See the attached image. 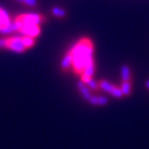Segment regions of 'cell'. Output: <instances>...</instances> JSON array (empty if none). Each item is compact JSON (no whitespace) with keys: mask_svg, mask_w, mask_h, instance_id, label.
Masks as SVG:
<instances>
[{"mask_svg":"<svg viewBox=\"0 0 149 149\" xmlns=\"http://www.w3.org/2000/svg\"><path fill=\"white\" fill-rule=\"evenodd\" d=\"M100 85V89L102 90L104 92H107L109 94H111L112 96H114L115 98H122L123 97V94H122V91L119 87L115 86L113 84H111L110 82L106 81V80H102L98 83Z\"/></svg>","mask_w":149,"mask_h":149,"instance_id":"obj_3","label":"cell"},{"mask_svg":"<svg viewBox=\"0 0 149 149\" xmlns=\"http://www.w3.org/2000/svg\"><path fill=\"white\" fill-rule=\"evenodd\" d=\"M23 44H24V46H25L26 49H27V48H31V47H33L35 44L34 37H30V36H26V35H24Z\"/></svg>","mask_w":149,"mask_h":149,"instance_id":"obj_15","label":"cell"},{"mask_svg":"<svg viewBox=\"0 0 149 149\" xmlns=\"http://www.w3.org/2000/svg\"><path fill=\"white\" fill-rule=\"evenodd\" d=\"M72 55L70 52H68V54H65L64 57L61 60V68L66 70L70 68H72Z\"/></svg>","mask_w":149,"mask_h":149,"instance_id":"obj_9","label":"cell"},{"mask_svg":"<svg viewBox=\"0 0 149 149\" xmlns=\"http://www.w3.org/2000/svg\"><path fill=\"white\" fill-rule=\"evenodd\" d=\"M7 49H9L13 52H17V53H23L26 50L23 44V36H15L8 38Z\"/></svg>","mask_w":149,"mask_h":149,"instance_id":"obj_5","label":"cell"},{"mask_svg":"<svg viewBox=\"0 0 149 149\" xmlns=\"http://www.w3.org/2000/svg\"><path fill=\"white\" fill-rule=\"evenodd\" d=\"M24 4L29 7H35L37 6V0H25Z\"/></svg>","mask_w":149,"mask_h":149,"instance_id":"obj_16","label":"cell"},{"mask_svg":"<svg viewBox=\"0 0 149 149\" xmlns=\"http://www.w3.org/2000/svg\"><path fill=\"white\" fill-rule=\"evenodd\" d=\"M10 23H12V21H10V19H9L8 13H7L4 8L0 7V27L6 26Z\"/></svg>","mask_w":149,"mask_h":149,"instance_id":"obj_10","label":"cell"},{"mask_svg":"<svg viewBox=\"0 0 149 149\" xmlns=\"http://www.w3.org/2000/svg\"><path fill=\"white\" fill-rule=\"evenodd\" d=\"M51 13H52V15H53L54 17H56V18H58V19H63V18H65V17L68 16V12H66L64 8H62V7H60V6L52 7Z\"/></svg>","mask_w":149,"mask_h":149,"instance_id":"obj_11","label":"cell"},{"mask_svg":"<svg viewBox=\"0 0 149 149\" xmlns=\"http://www.w3.org/2000/svg\"><path fill=\"white\" fill-rule=\"evenodd\" d=\"M85 84L88 86V88L90 89L91 91H96V90H98V89H100V85H98V83L95 81V80L93 79V78L89 79Z\"/></svg>","mask_w":149,"mask_h":149,"instance_id":"obj_14","label":"cell"},{"mask_svg":"<svg viewBox=\"0 0 149 149\" xmlns=\"http://www.w3.org/2000/svg\"><path fill=\"white\" fill-rule=\"evenodd\" d=\"M17 26H18V31H20L21 33H23L26 36L30 37H36L37 35L40 33V25H35V24H26L23 23L22 21H20L19 19L16 18L15 20Z\"/></svg>","mask_w":149,"mask_h":149,"instance_id":"obj_2","label":"cell"},{"mask_svg":"<svg viewBox=\"0 0 149 149\" xmlns=\"http://www.w3.org/2000/svg\"><path fill=\"white\" fill-rule=\"evenodd\" d=\"M88 102H89V104L92 106H100V107H102V106L108 105L109 100H108V97L102 96V95H92Z\"/></svg>","mask_w":149,"mask_h":149,"instance_id":"obj_7","label":"cell"},{"mask_svg":"<svg viewBox=\"0 0 149 149\" xmlns=\"http://www.w3.org/2000/svg\"><path fill=\"white\" fill-rule=\"evenodd\" d=\"M146 88L149 89V80H147L146 81Z\"/></svg>","mask_w":149,"mask_h":149,"instance_id":"obj_18","label":"cell"},{"mask_svg":"<svg viewBox=\"0 0 149 149\" xmlns=\"http://www.w3.org/2000/svg\"><path fill=\"white\" fill-rule=\"evenodd\" d=\"M8 38H0V48H7Z\"/></svg>","mask_w":149,"mask_h":149,"instance_id":"obj_17","label":"cell"},{"mask_svg":"<svg viewBox=\"0 0 149 149\" xmlns=\"http://www.w3.org/2000/svg\"><path fill=\"white\" fill-rule=\"evenodd\" d=\"M77 87H78V90L80 91V93H81V95L83 96L84 100H90L91 96H92V93H91V90L88 88V86H87L86 84L83 83V82L80 80V81L77 83Z\"/></svg>","mask_w":149,"mask_h":149,"instance_id":"obj_6","label":"cell"},{"mask_svg":"<svg viewBox=\"0 0 149 149\" xmlns=\"http://www.w3.org/2000/svg\"><path fill=\"white\" fill-rule=\"evenodd\" d=\"M94 72H95V63H94V59H93V60H91L90 62L85 66L82 74H83V76H86V77H88V78H92Z\"/></svg>","mask_w":149,"mask_h":149,"instance_id":"obj_8","label":"cell"},{"mask_svg":"<svg viewBox=\"0 0 149 149\" xmlns=\"http://www.w3.org/2000/svg\"><path fill=\"white\" fill-rule=\"evenodd\" d=\"M121 79H122V82H128L130 81V74H132V72H130V68L128 65L123 64L121 66Z\"/></svg>","mask_w":149,"mask_h":149,"instance_id":"obj_12","label":"cell"},{"mask_svg":"<svg viewBox=\"0 0 149 149\" xmlns=\"http://www.w3.org/2000/svg\"><path fill=\"white\" fill-rule=\"evenodd\" d=\"M72 55V66L78 74L83 72L84 68L93 60V45L89 38H82L70 49Z\"/></svg>","mask_w":149,"mask_h":149,"instance_id":"obj_1","label":"cell"},{"mask_svg":"<svg viewBox=\"0 0 149 149\" xmlns=\"http://www.w3.org/2000/svg\"><path fill=\"white\" fill-rule=\"evenodd\" d=\"M120 89H121V91H122V94H123V96L130 95V92H132V82H130V81L122 82Z\"/></svg>","mask_w":149,"mask_h":149,"instance_id":"obj_13","label":"cell"},{"mask_svg":"<svg viewBox=\"0 0 149 149\" xmlns=\"http://www.w3.org/2000/svg\"><path fill=\"white\" fill-rule=\"evenodd\" d=\"M20 21L26 24H35V25H40L42 23L45 22V16L40 14H33V13H29V14H24L21 16L17 17Z\"/></svg>","mask_w":149,"mask_h":149,"instance_id":"obj_4","label":"cell"},{"mask_svg":"<svg viewBox=\"0 0 149 149\" xmlns=\"http://www.w3.org/2000/svg\"><path fill=\"white\" fill-rule=\"evenodd\" d=\"M16 1H18V2H21V3H24V1H25V0H16Z\"/></svg>","mask_w":149,"mask_h":149,"instance_id":"obj_19","label":"cell"}]
</instances>
